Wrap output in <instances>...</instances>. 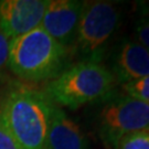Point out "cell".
Returning <instances> with one entry per match:
<instances>
[{"label": "cell", "instance_id": "6", "mask_svg": "<svg viewBox=\"0 0 149 149\" xmlns=\"http://www.w3.org/2000/svg\"><path fill=\"white\" fill-rule=\"evenodd\" d=\"M50 0H1L0 28L12 39L41 26Z\"/></svg>", "mask_w": 149, "mask_h": 149}, {"label": "cell", "instance_id": "11", "mask_svg": "<svg viewBox=\"0 0 149 149\" xmlns=\"http://www.w3.org/2000/svg\"><path fill=\"white\" fill-rule=\"evenodd\" d=\"M116 149H149V130H140L124 136Z\"/></svg>", "mask_w": 149, "mask_h": 149}, {"label": "cell", "instance_id": "3", "mask_svg": "<svg viewBox=\"0 0 149 149\" xmlns=\"http://www.w3.org/2000/svg\"><path fill=\"white\" fill-rule=\"evenodd\" d=\"M111 70L97 61H80L47 82L43 93L59 107L76 109L106 97L116 84Z\"/></svg>", "mask_w": 149, "mask_h": 149}, {"label": "cell", "instance_id": "1", "mask_svg": "<svg viewBox=\"0 0 149 149\" xmlns=\"http://www.w3.org/2000/svg\"><path fill=\"white\" fill-rule=\"evenodd\" d=\"M51 102L29 86H17L6 94L0 120L21 149H47Z\"/></svg>", "mask_w": 149, "mask_h": 149}, {"label": "cell", "instance_id": "13", "mask_svg": "<svg viewBox=\"0 0 149 149\" xmlns=\"http://www.w3.org/2000/svg\"><path fill=\"white\" fill-rule=\"evenodd\" d=\"M11 39L0 28V71L8 65L9 52H10Z\"/></svg>", "mask_w": 149, "mask_h": 149}, {"label": "cell", "instance_id": "15", "mask_svg": "<svg viewBox=\"0 0 149 149\" xmlns=\"http://www.w3.org/2000/svg\"><path fill=\"white\" fill-rule=\"evenodd\" d=\"M147 7H148V8H149V5H147Z\"/></svg>", "mask_w": 149, "mask_h": 149}, {"label": "cell", "instance_id": "10", "mask_svg": "<svg viewBox=\"0 0 149 149\" xmlns=\"http://www.w3.org/2000/svg\"><path fill=\"white\" fill-rule=\"evenodd\" d=\"M126 95L149 105V75L123 84Z\"/></svg>", "mask_w": 149, "mask_h": 149}, {"label": "cell", "instance_id": "5", "mask_svg": "<svg viewBox=\"0 0 149 149\" xmlns=\"http://www.w3.org/2000/svg\"><path fill=\"white\" fill-rule=\"evenodd\" d=\"M140 130H149L148 104L125 95L102 108L98 132L107 147L116 149L124 136Z\"/></svg>", "mask_w": 149, "mask_h": 149}, {"label": "cell", "instance_id": "4", "mask_svg": "<svg viewBox=\"0 0 149 149\" xmlns=\"http://www.w3.org/2000/svg\"><path fill=\"white\" fill-rule=\"evenodd\" d=\"M120 18L117 7L109 1H84L73 48L82 61L100 62L107 41Z\"/></svg>", "mask_w": 149, "mask_h": 149}, {"label": "cell", "instance_id": "2", "mask_svg": "<svg viewBox=\"0 0 149 149\" xmlns=\"http://www.w3.org/2000/svg\"><path fill=\"white\" fill-rule=\"evenodd\" d=\"M68 58V49L38 27L11 40L8 65L23 81L49 82L66 69Z\"/></svg>", "mask_w": 149, "mask_h": 149}, {"label": "cell", "instance_id": "7", "mask_svg": "<svg viewBox=\"0 0 149 149\" xmlns=\"http://www.w3.org/2000/svg\"><path fill=\"white\" fill-rule=\"evenodd\" d=\"M84 1H50L40 27L56 42L69 50L73 48Z\"/></svg>", "mask_w": 149, "mask_h": 149}, {"label": "cell", "instance_id": "12", "mask_svg": "<svg viewBox=\"0 0 149 149\" xmlns=\"http://www.w3.org/2000/svg\"><path fill=\"white\" fill-rule=\"evenodd\" d=\"M135 32L138 40L137 42L140 43L149 52V10L141 13L140 18L136 22Z\"/></svg>", "mask_w": 149, "mask_h": 149}, {"label": "cell", "instance_id": "8", "mask_svg": "<svg viewBox=\"0 0 149 149\" xmlns=\"http://www.w3.org/2000/svg\"><path fill=\"white\" fill-rule=\"evenodd\" d=\"M47 149H88L87 139L80 127L52 102L50 104Z\"/></svg>", "mask_w": 149, "mask_h": 149}, {"label": "cell", "instance_id": "9", "mask_svg": "<svg viewBox=\"0 0 149 149\" xmlns=\"http://www.w3.org/2000/svg\"><path fill=\"white\" fill-rule=\"evenodd\" d=\"M113 74L122 84L149 75V52L133 40H125L114 56Z\"/></svg>", "mask_w": 149, "mask_h": 149}, {"label": "cell", "instance_id": "14", "mask_svg": "<svg viewBox=\"0 0 149 149\" xmlns=\"http://www.w3.org/2000/svg\"><path fill=\"white\" fill-rule=\"evenodd\" d=\"M0 149H21L0 120Z\"/></svg>", "mask_w": 149, "mask_h": 149}]
</instances>
